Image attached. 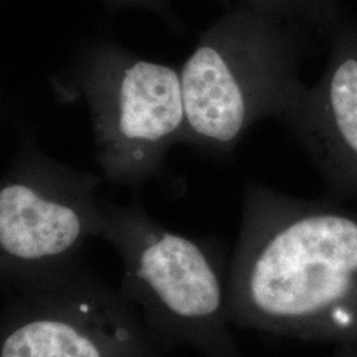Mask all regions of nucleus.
<instances>
[{
    "mask_svg": "<svg viewBox=\"0 0 357 357\" xmlns=\"http://www.w3.org/2000/svg\"><path fill=\"white\" fill-rule=\"evenodd\" d=\"M301 47L262 26L227 22L206 31L181 65L185 143L228 156L255 123L281 121L306 84Z\"/></svg>",
    "mask_w": 357,
    "mask_h": 357,
    "instance_id": "nucleus-4",
    "label": "nucleus"
},
{
    "mask_svg": "<svg viewBox=\"0 0 357 357\" xmlns=\"http://www.w3.org/2000/svg\"><path fill=\"white\" fill-rule=\"evenodd\" d=\"M54 82L66 100L88 105L96 159L113 184L141 187L163 172L172 146L185 143L178 68L100 43L81 52Z\"/></svg>",
    "mask_w": 357,
    "mask_h": 357,
    "instance_id": "nucleus-3",
    "label": "nucleus"
},
{
    "mask_svg": "<svg viewBox=\"0 0 357 357\" xmlns=\"http://www.w3.org/2000/svg\"><path fill=\"white\" fill-rule=\"evenodd\" d=\"M228 307L240 328L357 344L356 212L245 185Z\"/></svg>",
    "mask_w": 357,
    "mask_h": 357,
    "instance_id": "nucleus-1",
    "label": "nucleus"
},
{
    "mask_svg": "<svg viewBox=\"0 0 357 357\" xmlns=\"http://www.w3.org/2000/svg\"><path fill=\"white\" fill-rule=\"evenodd\" d=\"M333 357H357V344L340 345Z\"/></svg>",
    "mask_w": 357,
    "mask_h": 357,
    "instance_id": "nucleus-8",
    "label": "nucleus"
},
{
    "mask_svg": "<svg viewBox=\"0 0 357 357\" xmlns=\"http://www.w3.org/2000/svg\"><path fill=\"white\" fill-rule=\"evenodd\" d=\"M100 237L122 262L119 290L138 310L155 344L204 357H245L230 331L228 271L211 243L167 229L139 203L101 200Z\"/></svg>",
    "mask_w": 357,
    "mask_h": 357,
    "instance_id": "nucleus-2",
    "label": "nucleus"
},
{
    "mask_svg": "<svg viewBox=\"0 0 357 357\" xmlns=\"http://www.w3.org/2000/svg\"><path fill=\"white\" fill-rule=\"evenodd\" d=\"M3 294L0 357H163L135 306L84 265Z\"/></svg>",
    "mask_w": 357,
    "mask_h": 357,
    "instance_id": "nucleus-6",
    "label": "nucleus"
},
{
    "mask_svg": "<svg viewBox=\"0 0 357 357\" xmlns=\"http://www.w3.org/2000/svg\"><path fill=\"white\" fill-rule=\"evenodd\" d=\"M102 178L41 153L28 139L0 185V280L3 291L51 280L82 264L100 237Z\"/></svg>",
    "mask_w": 357,
    "mask_h": 357,
    "instance_id": "nucleus-5",
    "label": "nucleus"
},
{
    "mask_svg": "<svg viewBox=\"0 0 357 357\" xmlns=\"http://www.w3.org/2000/svg\"><path fill=\"white\" fill-rule=\"evenodd\" d=\"M281 121L311 159L327 199H356L357 35L335 40L323 75Z\"/></svg>",
    "mask_w": 357,
    "mask_h": 357,
    "instance_id": "nucleus-7",
    "label": "nucleus"
}]
</instances>
